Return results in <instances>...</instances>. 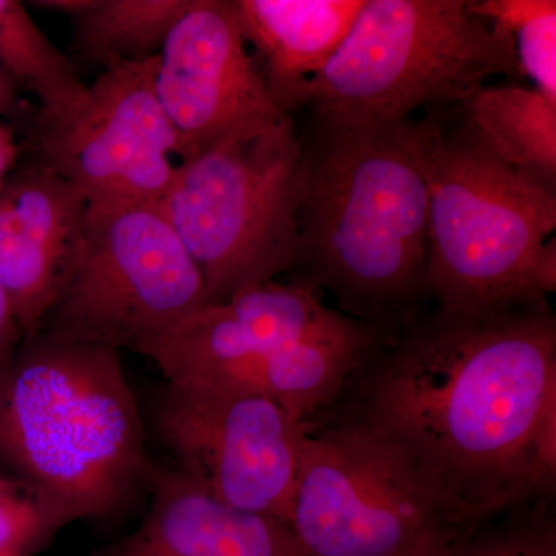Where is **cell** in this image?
<instances>
[{"instance_id":"6da1fadb","label":"cell","mask_w":556,"mask_h":556,"mask_svg":"<svg viewBox=\"0 0 556 556\" xmlns=\"http://www.w3.org/2000/svg\"><path fill=\"white\" fill-rule=\"evenodd\" d=\"M317 416L401 450L466 529L556 495V317L551 303L430 308L390 336Z\"/></svg>"},{"instance_id":"7a4b0ae2","label":"cell","mask_w":556,"mask_h":556,"mask_svg":"<svg viewBox=\"0 0 556 556\" xmlns=\"http://www.w3.org/2000/svg\"><path fill=\"white\" fill-rule=\"evenodd\" d=\"M459 109L394 124L313 115L300 135L292 283L390 338L431 306L430 164Z\"/></svg>"},{"instance_id":"3957f363","label":"cell","mask_w":556,"mask_h":556,"mask_svg":"<svg viewBox=\"0 0 556 556\" xmlns=\"http://www.w3.org/2000/svg\"><path fill=\"white\" fill-rule=\"evenodd\" d=\"M0 463L67 526L126 503L144 428L119 351L38 332L0 372Z\"/></svg>"},{"instance_id":"277c9868","label":"cell","mask_w":556,"mask_h":556,"mask_svg":"<svg viewBox=\"0 0 556 556\" xmlns=\"http://www.w3.org/2000/svg\"><path fill=\"white\" fill-rule=\"evenodd\" d=\"M452 123L430 164L431 305L489 311L548 303L556 291V193L493 159Z\"/></svg>"},{"instance_id":"5b68a950","label":"cell","mask_w":556,"mask_h":556,"mask_svg":"<svg viewBox=\"0 0 556 556\" xmlns=\"http://www.w3.org/2000/svg\"><path fill=\"white\" fill-rule=\"evenodd\" d=\"M493 76L521 78L514 39L468 0H365L338 53L300 90L298 110L401 123L459 109Z\"/></svg>"},{"instance_id":"8992f818","label":"cell","mask_w":556,"mask_h":556,"mask_svg":"<svg viewBox=\"0 0 556 556\" xmlns=\"http://www.w3.org/2000/svg\"><path fill=\"white\" fill-rule=\"evenodd\" d=\"M299 161L300 131L288 115L178 163L156 206L199 266L207 303L294 268Z\"/></svg>"},{"instance_id":"52a82bcc","label":"cell","mask_w":556,"mask_h":556,"mask_svg":"<svg viewBox=\"0 0 556 556\" xmlns=\"http://www.w3.org/2000/svg\"><path fill=\"white\" fill-rule=\"evenodd\" d=\"M288 525L305 556H430L467 530L407 455L331 416L306 422Z\"/></svg>"},{"instance_id":"ba28073f","label":"cell","mask_w":556,"mask_h":556,"mask_svg":"<svg viewBox=\"0 0 556 556\" xmlns=\"http://www.w3.org/2000/svg\"><path fill=\"white\" fill-rule=\"evenodd\" d=\"M206 303L199 266L156 204L89 201L39 332L144 354Z\"/></svg>"},{"instance_id":"9c48e42d","label":"cell","mask_w":556,"mask_h":556,"mask_svg":"<svg viewBox=\"0 0 556 556\" xmlns=\"http://www.w3.org/2000/svg\"><path fill=\"white\" fill-rule=\"evenodd\" d=\"M159 56L102 68L64 112L38 113L33 159L89 201L159 204L177 175L178 141L156 97Z\"/></svg>"},{"instance_id":"30bf717a","label":"cell","mask_w":556,"mask_h":556,"mask_svg":"<svg viewBox=\"0 0 556 556\" xmlns=\"http://www.w3.org/2000/svg\"><path fill=\"white\" fill-rule=\"evenodd\" d=\"M156 426L178 470L208 495L288 525L306 422L270 399L169 383Z\"/></svg>"},{"instance_id":"8fae6325","label":"cell","mask_w":556,"mask_h":556,"mask_svg":"<svg viewBox=\"0 0 556 556\" xmlns=\"http://www.w3.org/2000/svg\"><path fill=\"white\" fill-rule=\"evenodd\" d=\"M155 91L177 137L179 163L288 116L248 51L232 0H193L160 51Z\"/></svg>"},{"instance_id":"7c38bea8","label":"cell","mask_w":556,"mask_h":556,"mask_svg":"<svg viewBox=\"0 0 556 556\" xmlns=\"http://www.w3.org/2000/svg\"><path fill=\"white\" fill-rule=\"evenodd\" d=\"M339 311L299 283L257 285L206 303L144 351L169 383L215 386L329 324Z\"/></svg>"},{"instance_id":"4fadbf2b","label":"cell","mask_w":556,"mask_h":556,"mask_svg":"<svg viewBox=\"0 0 556 556\" xmlns=\"http://www.w3.org/2000/svg\"><path fill=\"white\" fill-rule=\"evenodd\" d=\"M89 199L38 160L0 189V283L24 339L38 334L83 236Z\"/></svg>"},{"instance_id":"5bb4252c","label":"cell","mask_w":556,"mask_h":556,"mask_svg":"<svg viewBox=\"0 0 556 556\" xmlns=\"http://www.w3.org/2000/svg\"><path fill=\"white\" fill-rule=\"evenodd\" d=\"M89 556H305L287 522L226 506L181 471H161L137 530Z\"/></svg>"},{"instance_id":"9a60e30c","label":"cell","mask_w":556,"mask_h":556,"mask_svg":"<svg viewBox=\"0 0 556 556\" xmlns=\"http://www.w3.org/2000/svg\"><path fill=\"white\" fill-rule=\"evenodd\" d=\"M365 0H232L241 33L263 64L274 101L287 115L309 79L332 60Z\"/></svg>"},{"instance_id":"2e32d148","label":"cell","mask_w":556,"mask_h":556,"mask_svg":"<svg viewBox=\"0 0 556 556\" xmlns=\"http://www.w3.org/2000/svg\"><path fill=\"white\" fill-rule=\"evenodd\" d=\"M457 116L493 159L556 193V102L533 87L485 84Z\"/></svg>"},{"instance_id":"e0dca14e","label":"cell","mask_w":556,"mask_h":556,"mask_svg":"<svg viewBox=\"0 0 556 556\" xmlns=\"http://www.w3.org/2000/svg\"><path fill=\"white\" fill-rule=\"evenodd\" d=\"M193 0H90L72 17L73 50L102 68L159 56Z\"/></svg>"},{"instance_id":"ac0fdd59","label":"cell","mask_w":556,"mask_h":556,"mask_svg":"<svg viewBox=\"0 0 556 556\" xmlns=\"http://www.w3.org/2000/svg\"><path fill=\"white\" fill-rule=\"evenodd\" d=\"M0 68L36 94L47 115L72 108L86 90L76 65L17 0H0Z\"/></svg>"},{"instance_id":"d6986e66","label":"cell","mask_w":556,"mask_h":556,"mask_svg":"<svg viewBox=\"0 0 556 556\" xmlns=\"http://www.w3.org/2000/svg\"><path fill=\"white\" fill-rule=\"evenodd\" d=\"M468 9L510 35L521 78L556 102L555 0H468Z\"/></svg>"},{"instance_id":"ffe728a7","label":"cell","mask_w":556,"mask_h":556,"mask_svg":"<svg viewBox=\"0 0 556 556\" xmlns=\"http://www.w3.org/2000/svg\"><path fill=\"white\" fill-rule=\"evenodd\" d=\"M430 556H556L555 497L508 508L448 538Z\"/></svg>"},{"instance_id":"44dd1931","label":"cell","mask_w":556,"mask_h":556,"mask_svg":"<svg viewBox=\"0 0 556 556\" xmlns=\"http://www.w3.org/2000/svg\"><path fill=\"white\" fill-rule=\"evenodd\" d=\"M61 519L33 486L0 477V556L38 551L61 530Z\"/></svg>"},{"instance_id":"7402d4cb","label":"cell","mask_w":556,"mask_h":556,"mask_svg":"<svg viewBox=\"0 0 556 556\" xmlns=\"http://www.w3.org/2000/svg\"><path fill=\"white\" fill-rule=\"evenodd\" d=\"M24 334L20 320H17L16 311L5 288L0 283V372L3 371L20 350Z\"/></svg>"},{"instance_id":"603a6c76","label":"cell","mask_w":556,"mask_h":556,"mask_svg":"<svg viewBox=\"0 0 556 556\" xmlns=\"http://www.w3.org/2000/svg\"><path fill=\"white\" fill-rule=\"evenodd\" d=\"M21 149L14 138L13 130L0 123V189L20 164Z\"/></svg>"},{"instance_id":"cb8c5ba5","label":"cell","mask_w":556,"mask_h":556,"mask_svg":"<svg viewBox=\"0 0 556 556\" xmlns=\"http://www.w3.org/2000/svg\"><path fill=\"white\" fill-rule=\"evenodd\" d=\"M16 83L5 70L0 68V118L20 113V94Z\"/></svg>"},{"instance_id":"d4e9b609","label":"cell","mask_w":556,"mask_h":556,"mask_svg":"<svg viewBox=\"0 0 556 556\" xmlns=\"http://www.w3.org/2000/svg\"><path fill=\"white\" fill-rule=\"evenodd\" d=\"M90 0H40V2H30L36 9L54 11V13L65 14L70 20L76 14L83 13L89 7Z\"/></svg>"},{"instance_id":"484cf974","label":"cell","mask_w":556,"mask_h":556,"mask_svg":"<svg viewBox=\"0 0 556 556\" xmlns=\"http://www.w3.org/2000/svg\"><path fill=\"white\" fill-rule=\"evenodd\" d=\"M3 556H13V555H3Z\"/></svg>"}]
</instances>
